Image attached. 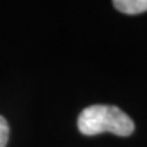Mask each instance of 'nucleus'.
I'll use <instances>...</instances> for the list:
<instances>
[{
    "label": "nucleus",
    "mask_w": 147,
    "mask_h": 147,
    "mask_svg": "<svg viewBox=\"0 0 147 147\" xmlns=\"http://www.w3.org/2000/svg\"><path fill=\"white\" fill-rule=\"evenodd\" d=\"M77 128L83 135L93 137L104 132L117 137H129L134 134V120L116 105L95 104L89 105L80 113Z\"/></svg>",
    "instance_id": "f257e3e1"
},
{
    "label": "nucleus",
    "mask_w": 147,
    "mask_h": 147,
    "mask_svg": "<svg viewBox=\"0 0 147 147\" xmlns=\"http://www.w3.org/2000/svg\"><path fill=\"white\" fill-rule=\"evenodd\" d=\"M113 6L126 15H138L147 12V0H114Z\"/></svg>",
    "instance_id": "f03ea898"
},
{
    "label": "nucleus",
    "mask_w": 147,
    "mask_h": 147,
    "mask_svg": "<svg viewBox=\"0 0 147 147\" xmlns=\"http://www.w3.org/2000/svg\"><path fill=\"white\" fill-rule=\"evenodd\" d=\"M9 140V125L8 120L3 116H0V147H6Z\"/></svg>",
    "instance_id": "7ed1b4c3"
}]
</instances>
